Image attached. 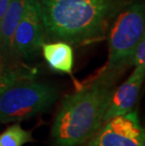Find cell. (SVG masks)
Returning <instances> with one entry per match:
<instances>
[{"label":"cell","instance_id":"1","mask_svg":"<svg viewBox=\"0 0 145 146\" xmlns=\"http://www.w3.org/2000/svg\"><path fill=\"white\" fill-rule=\"evenodd\" d=\"M114 91V76L103 73L67 95L51 128L53 146H81L103 125Z\"/></svg>","mask_w":145,"mask_h":146},{"label":"cell","instance_id":"2","mask_svg":"<svg viewBox=\"0 0 145 146\" xmlns=\"http://www.w3.org/2000/svg\"><path fill=\"white\" fill-rule=\"evenodd\" d=\"M44 30L55 40L82 42L100 37L123 0H39Z\"/></svg>","mask_w":145,"mask_h":146},{"label":"cell","instance_id":"3","mask_svg":"<svg viewBox=\"0 0 145 146\" xmlns=\"http://www.w3.org/2000/svg\"><path fill=\"white\" fill-rule=\"evenodd\" d=\"M58 92L49 84L21 79L0 92V123L21 122L46 111Z\"/></svg>","mask_w":145,"mask_h":146},{"label":"cell","instance_id":"4","mask_svg":"<svg viewBox=\"0 0 145 146\" xmlns=\"http://www.w3.org/2000/svg\"><path fill=\"white\" fill-rule=\"evenodd\" d=\"M109 35V62L104 73L115 76L129 62L136 46L144 36V3L137 1L117 13Z\"/></svg>","mask_w":145,"mask_h":146},{"label":"cell","instance_id":"5","mask_svg":"<svg viewBox=\"0 0 145 146\" xmlns=\"http://www.w3.org/2000/svg\"><path fill=\"white\" fill-rule=\"evenodd\" d=\"M81 146H145V133L137 110L111 118Z\"/></svg>","mask_w":145,"mask_h":146},{"label":"cell","instance_id":"6","mask_svg":"<svg viewBox=\"0 0 145 146\" xmlns=\"http://www.w3.org/2000/svg\"><path fill=\"white\" fill-rule=\"evenodd\" d=\"M44 31L39 0H26L15 29L11 50L26 58L35 54L44 44Z\"/></svg>","mask_w":145,"mask_h":146},{"label":"cell","instance_id":"7","mask_svg":"<svg viewBox=\"0 0 145 146\" xmlns=\"http://www.w3.org/2000/svg\"><path fill=\"white\" fill-rule=\"evenodd\" d=\"M145 76V69L135 67L130 76L118 89H114L109 107L104 116V123L113 117L133 110L140 95Z\"/></svg>","mask_w":145,"mask_h":146},{"label":"cell","instance_id":"8","mask_svg":"<svg viewBox=\"0 0 145 146\" xmlns=\"http://www.w3.org/2000/svg\"><path fill=\"white\" fill-rule=\"evenodd\" d=\"M42 54L51 69L72 74L73 68V51L69 43L63 41L44 43Z\"/></svg>","mask_w":145,"mask_h":146},{"label":"cell","instance_id":"9","mask_svg":"<svg viewBox=\"0 0 145 146\" xmlns=\"http://www.w3.org/2000/svg\"><path fill=\"white\" fill-rule=\"evenodd\" d=\"M26 0H10L0 23V49H11L12 39L17 25L22 17Z\"/></svg>","mask_w":145,"mask_h":146},{"label":"cell","instance_id":"10","mask_svg":"<svg viewBox=\"0 0 145 146\" xmlns=\"http://www.w3.org/2000/svg\"><path fill=\"white\" fill-rule=\"evenodd\" d=\"M34 141L31 131L24 129L19 123L9 126L0 134V146H24Z\"/></svg>","mask_w":145,"mask_h":146},{"label":"cell","instance_id":"11","mask_svg":"<svg viewBox=\"0 0 145 146\" xmlns=\"http://www.w3.org/2000/svg\"><path fill=\"white\" fill-rule=\"evenodd\" d=\"M31 74L21 69H2L0 70V92L21 79L30 78Z\"/></svg>","mask_w":145,"mask_h":146},{"label":"cell","instance_id":"12","mask_svg":"<svg viewBox=\"0 0 145 146\" xmlns=\"http://www.w3.org/2000/svg\"><path fill=\"white\" fill-rule=\"evenodd\" d=\"M130 61L135 67L145 69V35L142 36L136 46Z\"/></svg>","mask_w":145,"mask_h":146},{"label":"cell","instance_id":"13","mask_svg":"<svg viewBox=\"0 0 145 146\" xmlns=\"http://www.w3.org/2000/svg\"><path fill=\"white\" fill-rule=\"evenodd\" d=\"M9 2H10V0H0V23H1L3 15L5 13Z\"/></svg>","mask_w":145,"mask_h":146},{"label":"cell","instance_id":"14","mask_svg":"<svg viewBox=\"0 0 145 146\" xmlns=\"http://www.w3.org/2000/svg\"><path fill=\"white\" fill-rule=\"evenodd\" d=\"M2 69H3V67H2V64L0 63V70H2Z\"/></svg>","mask_w":145,"mask_h":146}]
</instances>
